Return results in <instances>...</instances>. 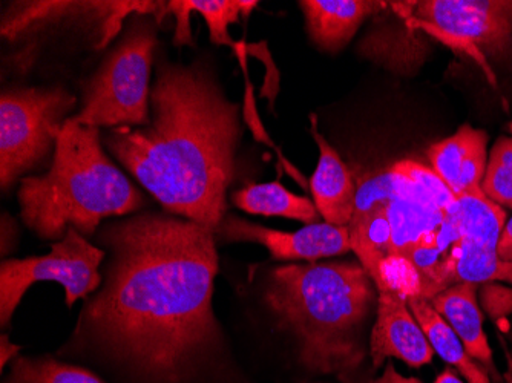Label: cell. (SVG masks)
Returning a JSON list of instances; mask_svg holds the SVG:
<instances>
[{
    "label": "cell",
    "mask_w": 512,
    "mask_h": 383,
    "mask_svg": "<svg viewBox=\"0 0 512 383\" xmlns=\"http://www.w3.org/2000/svg\"><path fill=\"white\" fill-rule=\"evenodd\" d=\"M394 379H396V371H394L393 365L388 364L384 376H382V379L378 380L376 383H396L394 382Z\"/></svg>",
    "instance_id": "cell-30"
},
{
    "label": "cell",
    "mask_w": 512,
    "mask_h": 383,
    "mask_svg": "<svg viewBox=\"0 0 512 383\" xmlns=\"http://www.w3.org/2000/svg\"><path fill=\"white\" fill-rule=\"evenodd\" d=\"M20 350H22V347L13 344L8 334L0 336V370H2V373H5V367L8 364H11L16 357H19Z\"/></svg>",
    "instance_id": "cell-26"
},
{
    "label": "cell",
    "mask_w": 512,
    "mask_h": 383,
    "mask_svg": "<svg viewBox=\"0 0 512 383\" xmlns=\"http://www.w3.org/2000/svg\"><path fill=\"white\" fill-rule=\"evenodd\" d=\"M376 313L368 344L375 370L393 357L413 368L431 364L433 347L402 293L393 289L378 290Z\"/></svg>",
    "instance_id": "cell-10"
},
{
    "label": "cell",
    "mask_w": 512,
    "mask_h": 383,
    "mask_svg": "<svg viewBox=\"0 0 512 383\" xmlns=\"http://www.w3.org/2000/svg\"><path fill=\"white\" fill-rule=\"evenodd\" d=\"M394 253L404 259L428 233L444 226L445 215L439 207L414 198H394L387 204Z\"/></svg>",
    "instance_id": "cell-20"
},
{
    "label": "cell",
    "mask_w": 512,
    "mask_h": 383,
    "mask_svg": "<svg viewBox=\"0 0 512 383\" xmlns=\"http://www.w3.org/2000/svg\"><path fill=\"white\" fill-rule=\"evenodd\" d=\"M460 282L476 285L505 282L512 285V261L500 258L497 250L483 249L459 239L448 252L444 275L445 290Z\"/></svg>",
    "instance_id": "cell-19"
},
{
    "label": "cell",
    "mask_w": 512,
    "mask_h": 383,
    "mask_svg": "<svg viewBox=\"0 0 512 383\" xmlns=\"http://www.w3.org/2000/svg\"><path fill=\"white\" fill-rule=\"evenodd\" d=\"M427 155L431 169L456 197L482 190L488 164V134L482 129L462 125L456 134L430 146Z\"/></svg>",
    "instance_id": "cell-11"
},
{
    "label": "cell",
    "mask_w": 512,
    "mask_h": 383,
    "mask_svg": "<svg viewBox=\"0 0 512 383\" xmlns=\"http://www.w3.org/2000/svg\"><path fill=\"white\" fill-rule=\"evenodd\" d=\"M433 383H465L462 379H460L459 374L456 371L451 370V368H447L444 370V373L439 374L434 380Z\"/></svg>",
    "instance_id": "cell-29"
},
{
    "label": "cell",
    "mask_w": 512,
    "mask_h": 383,
    "mask_svg": "<svg viewBox=\"0 0 512 383\" xmlns=\"http://www.w3.org/2000/svg\"><path fill=\"white\" fill-rule=\"evenodd\" d=\"M480 308L486 316L500 325L512 315V287L502 282H485L477 289Z\"/></svg>",
    "instance_id": "cell-24"
},
{
    "label": "cell",
    "mask_w": 512,
    "mask_h": 383,
    "mask_svg": "<svg viewBox=\"0 0 512 383\" xmlns=\"http://www.w3.org/2000/svg\"><path fill=\"white\" fill-rule=\"evenodd\" d=\"M408 307L416 321L421 325L434 353L439 354L447 364L456 368L467 383H493L490 374L486 373L482 365L477 364L463 347L459 336L454 333L447 321L434 310L428 299L421 296L407 298Z\"/></svg>",
    "instance_id": "cell-16"
},
{
    "label": "cell",
    "mask_w": 512,
    "mask_h": 383,
    "mask_svg": "<svg viewBox=\"0 0 512 383\" xmlns=\"http://www.w3.org/2000/svg\"><path fill=\"white\" fill-rule=\"evenodd\" d=\"M154 23L137 14L120 42L102 60L96 73L82 85V109L74 115L91 128H140L151 120Z\"/></svg>",
    "instance_id": "cell-5"
},
{
    "label": "cell",
    "mask_w": 512,
    "mask_h": 383,
    "mask_svg": "<svg viewBox=\"0 0 512 383\" xmlns=\"http://www.w3.org/2000/svg\"><path fill=\"white\" fill-rule=\"evenodd\" d=\"M408 25L425 28L476 59L493 82L485 57L512 51V0H422L410 2Z\"/></svg>",
    "instance_id": "cell-8"
},
{
    "label": "cell",
    "mask_w": 512,
    "mask_h": 383,
    "mask_svg": "<svg viewBox=\"0 0 512 383\" xmlns=\"http://www.w3.org/2000/svg\"><path fill=\"white\" fill-rule=\"evenodd\" d=\"M479 285L471 282H460L451 285L444 292L430 299L434 310L439 313L445 321L453 328L454 333L459 336L463 347L467 348L468 354L473 357L477 364L485 368L490 374L491 380L496 383L502 382V376L497 373L494 365L493 350L490 342L486 339L483 330V311L480 308L477 298Z\"/></svg>",
    "instance_id": "cell-14"
},
{
    "label": "cell",
    "mask_w": 512,
    "mask_h": 383,
    "mask_svg": "<svg viewBox=\"0 0 512 383\" xmlns=\"http://www.w3.org/2000/svg\"><path fill=\"white\" fill-rule=\"evenodd\" d=\"M482 190L494 203L512 209V138L500 137L494 143L486 164Z\"/></svg>",
    "instance_id": "cell-22"
},
{
    "label": "cell",
    "mask_w": 512,
    "mask_h": 383,
    "mask_svg": "<svg viewBox=\"0 0 512 383\" xmlns=\"http://www.w3.org/2000/svg\"><path fill=\"white\" fill-rule=\"evenodd\" d=\"M224 243H258L269 250L273 261L316 262L350 252L348 227L316 223L296 232L269 229L235 215H226L215 232Z\"/></svg>",
    "instance_id": "cell-9"
},
{
    "label": "cell",
    "mask_w": 512,
    "mask_h": 383,
    "mask_svg": "<svg viewBox=\"0 0 512 383\" xmlns=\"http://www.w3.org/2000/svg\"><path fill=\"white\" fill-rule=\"evenodd\" d=\"M313 383H325V382H313Z\"/></svg>",
    "instance_id": "cell-32"
},
{
    "label": "cell",
    "mask_w": 512,
    "mask_h": 383,
    "mask_svg": "<svg viewBox=\"0 0 512 383\" xmlns=\"http://www.w3.org/2000/svg\"><path fill=\"white\" fill-rule=\"evenodd\" d=\"M261 298L276 328L292 341L304 374L367 383L364 331L378 307V289L358 259L273 267Z\"/></svg>",
    "instance_id": "cell-3"
},
{
    "label": "cell",
    "mask_w": 512,
    "mask_h": 383,
    "mask_svg": "<svg viewBox=\"0 0 512 383\" xmlns=\"http://www.w3.org/2000/svg\"><path fill=\"white\" fill-rule=\"evenodd\" d=\"M385 2L371 0H304L299 2L312 42L327 53H339L368 17L378 16Z\"/></svg>",
    "instance_id": "cell-13"
},
{
    "label": "cell",
    "mask_w": 512,
    "mask_h": 383,
    "mask_svg": "<svg viewBox=\"0 0 512 383\" xmlns=\"http://www.w3.org/2000/svg\"><path fill=\"white\" fill-rule=\"evenodd\" d=\"M313 138L319 149V161L310 180L316 209L325 223L332 226L348 227L355 210L356 184L347 164L318 129V117L312 114Z\"/></svg>",
    "instance_id": "cell-12"
},
{
    "label": "cell",
    "mask_w": 512,
    "mask_h": 383,
    "mask_svg": "<svg viewBox=\"0 0 512 383\" xmlns=\"http://www.w3.org/2000/svg\"><path fill=\"white\" fill-rule=\"evenodd\" d=\"M232 201L238 209L252 215L289 218L301 221L307 226L319 223L322 218L313 201L292 194L278 181L253 184L246 189L238 190L232 195Z\"/></svg>",
    "instance_id": "cell-18"
},
{
    "label": "cell",
    "mask_w": 512,
    "mask_h": 383,
    "mask_svg": "<svg viewBox=\"0 0 512 383\" xmlns=\"http://www.w3.org/2000/svg\"><path fill=\"white\" fill-rule=\"evenodd\" d=\"M456 207L445 220L457 230L459 238L483 249L497 250L506 212L491 201L483 190L457 195Z\"/></svg>",
    "instance_id": "cell-17"
},
{
    "label": "cell",
    "mask_w": 512,
    "mask_h": 383,
    "mask_svg": "<svg viewBox=\"0 0 512 383\" xmlns=\"http://www.w3.org/2000/svg\"><path fill=\"white\" fill-rule=\"evenodd\" d=\"M94 239L102 285L57 357L108 383H250L212 304V230L163 210L105 221Z\"/></svg>",
    "instance_id": "cell-1"
},
{
    "label": "cell",
    "mask_w": 512,
    "mask_h": 383,
    "mask_svg": "<svg viewBox=\"0 0 512 383\" xmlns=\"http://www.w3.org/2000/svg\"><path fill=\"white\" fill-rule=\"evenodd\" d=\"M497 255L505 261H512V218L503 227L497 243Z\"/></svg>",
    "instance_id": "cell-27"
},
{
    "label": "cell",
    "mask_w": 512,
    "mask_h": 383,
    "mask_svg": "<svg viewBox=\"0 0 512 383\" xmlns=\"http://www.w3.org/2000/svg\"><path fill=\"white\" fill-rule=\"evenodd\" d=\"M77 99L62 86L5 89L0 97V186L7 190L22 175L56 152L57 140Z\"/></svg>",
    "instance_id": "cell-6"
},
{
    "label": "cell",
    "mask_w": 512,
    "mask_h": 383,
    "mask_svg": "<svg viewBox=\"0 0 512 383\" xmlns=\"http://www.w3.org/2000/svg\"><path fill=\"white\" fill-rule=\"evenodd\" d=\"M503 347H505L506 370L502 374V382L500 383H512V330L509 333L508 342H505Z\"/></svg>",
    "instance_id": "cell-28"
},
{
    "label": "cell",
    "mask_w": 512,
    "mask_h": 383,
    "mask_svg": "<svg viewBox=\"0 0 512 383\" xmlns=\"http://www.w3.org/2000/svg\"><path fill=\"white\" fill-rule=\"evenodd\" d=\"M23 224L43 241L57 243L69 229L96 236L105 221L140 212L146 201L103 149L99 128L73 117L63 125L50 171L20 181Z\"/></svg>",
    "instance_id": "cell-4"
},
{
    "label": "cell",
    "mask_w": 512,
    "mask_h": 383,
    "mask_svg": "<svg viewBox=\"0 0 512 383\" xmlns=\"http://www.w3.org/2000/svg\"><path fill=\"white\" fill-rule=\"evenodd\" d=\"M509 131H511V134H512V122L509 123Z\"/></svg>",
    "instance_id": "cell-31"
},
{
    "label": "cell",
    "mask_w": 512,
    "mask_h": 383,
    "mask_svg": "<svg viewBox=\"0 0 512 383\" xmlns=\"http://www.w3.org/2000/svg\"><path fill=\"white\" fill-rule=\"evenodd\" d=\"M2 383H108L99 374L56 354L19 356L10 364Z\"/></svg>",
    "instance_id": "cell-21"
},
{
    "label": "cell",
    "mask_w": 512,
    "mask_h": 383,
    "mask_svg": "<svg viewBox=\"0 0 512 383\" xmlns=\"http://www.w3.org/2000/svg\"><path fill=\"white\" fill-rule=\"evenodd\" d=\"M19 243V230L13 218L4 215L2 217V255L14 252L16 244Z\"/></svg>",
    "instance_id": "cell-25"
},
{
    "label": "cell",
    "mask_w": 512,
    "mask_h": 383,
    "mask_svg": "<svg viewBox=\"0 0 512 383\" xmlns=\"http://www.w3.org/2000/svg\"><path fill=\"white\" fill-rule=\"evenodd\" d=\"M390 171L408 178L416 186L421 187L422 192L430 198L431 203L444 212L445 218L456 207L457 198L453 194V190L445 184V181L431 167L424 166V164L417 163V161L404 160L393 164Z\"/></svg>",
    "instance_id": "cell-23"
},
{
    "label": "cell",
    "mask_w": 512,
    "mask_h": 383,
    "mask_svg": "<svg viewBox=\"0 0 512 383\" xmlns=\"http://www.w3.org/2000/svg\"><path fill=\"white\" fill-rule=\"evenodd\" d=\"M105 258V250L89 243L76 229H69L60 241L53 243L48 255L4 259L0 264L2 328L10 327L14 311L37 282L53 281L62 285L68 308H73L79 299L85 301L102 285Z\"/></svg>",
    "instance_id": "cell-7"
},
{
    "label": "cell",
    "mask_w": 512,
    "mask_h": 383,
    "mask_svg": "<svg viewBox=\"0 0 512 383\" xmlns=\"http://www.w3.org/2000/svg\"><path fill=\"white\" fill-rule=\"evenodd\" d=\"M258 2L246 0H172L166 2L168 13L177 19L174 43L177 46L194 45L191 31V14L200 13L206 20L212 43L215 45H232L229 27L240 20L241 14L249 16Z\"/></svg>",
    "instance_id": "cell-15"
},
{
    "label": "cell",
    "mask_w": 512,
    "mask_h": 383,
    "mask_svg": "<svg viewBox=\"0 0 512 383\" xmlns=\"http://www.w3.org/2000/svg\"><path fill=\"white\" fill-rule=\"evenodd\" d=\"M240 106L204 66L166 63L151 88V120L102 138L165 212L217 232L240 145Z\"/></svg>",
    "instance_id": "cell-2"
}]
</instances>
